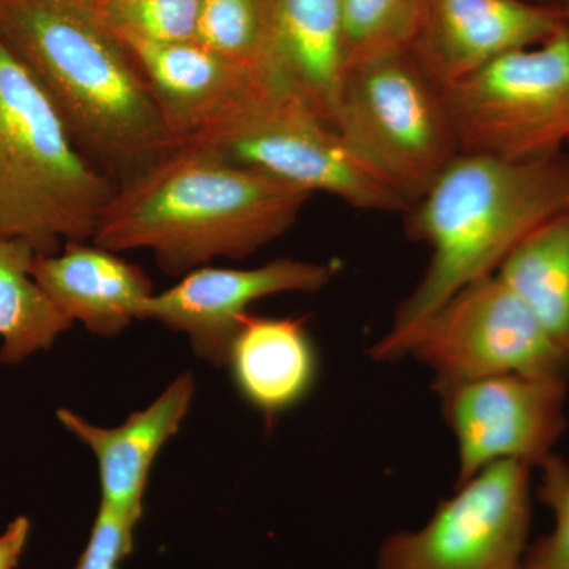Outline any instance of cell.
<instances>
[{"instance_id":"obj_7","label":"cell","mask_w":569,"mask_h":569,"mask_svg":"<svg viewBox=\"0 0 569 569\" xmlns=\"http://www.w3.org/2000/svg\"><path fill=\"white\" fill-rule=\"evenodd\" d=\"M460 153L546 159L569 140V22L443 91Z\"/></svg>"},{"instance_id":"obj_14","label":"cell","mask_w":569,"mask_h":569,"mask_svg":"<svg viewBox=\"0 0 569 569\" xmlns=\"http://www.w3.org/2000/svg\"><path fill=\"white\" fill-rule=\"evenodd\" d=\"M194 397V378H174L152 403L121 426L102 427L59 408L58 421L91 449L99 467L100 507L141 520L149 473L164 445L181 429Z\"/></svg>"},{"instance_id":"obj_27","label":"cell","mask_w":569,"mask_h":569,"mask_svg":"<svg viewBox=\"0 0 569 569\" xmlns=\"http://www.w3.org/2000/svg\"><path fill=\"white\" fill-rule=\"evenodd\" d=\"M527 2H531V0H527Z\"/></svg>"},{"instance_id":"obj_15","label":"cell","mask_w":569,"mask_h":569,"mask_svg":"<svg viewBox=\"0 0 569 569\" xmlns=\"http://www.w3.org/2000/svg\"><path fill=\"white\" fill-rule=\"evenodd\" d=\"M263 11L266 70L332 127L346 71L340 0H263Z\"/></svg>"},{"instance_id":"obj_21","label":"cell","mask_w":569,"mask_h":569,"mask_svg":"<svg viewBox=\"0 0 569 569\" xmlns=\"http://www.w3.org/2000/svg\"><path fill=\"white\" fill-rule=\"evenodd\" d=\"M92 3L119 37L159 43L197 40L201 0H96Z\"/></svg>"},{"instance_id":"obj_17","label":"cell","mask_w":569,"mask_h":569,"mask_svg":"<svg viewBox=\"0 0 569 569\" xmlns=\"http://www.w3.org/2000/svg\"><path fill=\"white\" fill-rule=\"evenodd\" d=\"M242 399L274 421L305 402L318 380V351L307 317L246 313L228 350L227 366Z\"/></svg>"},{"instance_id":"obj_16","label":"cell","mask_w":569,"mask_h":569,"mask_svg":"<svg viewBox=\"0 0 569 569\" xmlns=\"http://www.w3.org/2000/svg\"><path fill=\"white\" fill-rule=\"evenodd\" d=\"M32 276L52 305L96 336L114 337L138 320L156 291L140 266L92 241L67 242L59 252L37 253Z\"/></svg>"},{"instance_id":"obj_11","label":"cell","mask_w":569,"mask_h":569,"mask_svg":"<svg viewBox=\"0 0 569 569\" xmlns=\"http://www.w3.org/2000/svg\"><path fill=\"white\" fill-rule=\"evenodd\" d=\"M336 274L335 263L296 258H276L250 269L201 266L142 302L138 320H153L181 332L198 358L224 367L238 321L250 306L274 295L317 293Z\"/></svg>"},{"instance_id":"obj_1","label":"cell","mask_w":569,"mask_h":569,"mask_svg":"<svg viewBox=\"0 0 569 569\" xmlns=\"http://www.w3.org/2000/svg\"><path fill=\"white\" fill-rule=\"evenodd\" d=\"M0 43L116 183L178 148L133 56L89 0H0Z\"/></svg>"},{"instance_id":"obj_26","label":"cell","mask_w":569,"mask_h":569,"mask_svg":"<svg viewBox=\"0 0 569 569\" xmlns=\"http://www.w3.org/2000/svg\"><path fill=\"white\" fill-rule=\"evenodd\" d=\"M89 2H96V0H89Z\"/></svg>"},{"instance_id":"obj_18","label":"cell","mask_w":569,"mask_h":569,"mask_svg":"<svg viewBox=\"0 0 569 569\" xmlns=\"http://www.w3.org/2000/svg\"><path fill=\"white\" fill-rule=\"evenodd\" d=\"M497 276L518 295L569 365V208L523 239Z\"/></svg>"},{"instance_id":"obj_9","label":"cell","mask_w":569,"mask_h":569,"mask_svg":"<svg viewBox=\"0 0 569 569\" xmlns=\"http://www.w3.org/2000/svg\"><path fill=\"white\" fill-rule=\"evenodd\" d=\"M531 471L505 460L456 485L425 527L381 545L378 569H522L530 546Z\"/></svg>"},{"instance_id":"obj_24","label":"cell","mask_w":569,"mask_h":569,"mask_svg":"<svg viewBox=\"0 0 569 569\" xmlns=\"http://www.w3.org/2000/svg\"><path fill=\"white\" fill-rule=\"evenodd\" d=\"M140 520L100 507L88 545L74 569H121L134 549V530Z\"/></svg>"},{"instance_id":"obj_10","label":"cell","mask_w":569,"mask_h":569,"mask_svg":"<svg viewBox=\"0 0 569 569\" xmlns=\"http://www.w3.org/2000/svg\"><path fill=\"white\" fill-rule=\"evenodd\" d=\"M569 377L508 373L438 389L441 413L458 443L462 485L486 467L539 468L567 432Z\"/></svg>"},{"instance_id":"obj_19","label":"cell","mask_w":569,"mask_h":569,"mask_svg":"<svg viewBox=\"0 0 569 569\" xmlns=\"http://www.w3.org/2000/svg\"><path fill=\"white\" fill-rule=\"evenodd\" d=\"M36 254L26 242L0 239V362L6 366L50 350L73 325L33 279Z\"/></svg>"},{"instance_id":"obj_8","label":"cell","mask_w":569,"mask_h":569,"mask_svg":"<svg viewBox=\"0 0 569 569\" xmlns=\"http://www.w3.org/2000/svg\"><path fill=\"white\" fill-rule=\"evenodd\" d=\"M406 356L432 372L433 392L508 373L569 377L567 359L497 274L448 299L407 340Z\"/></svg>"},{"instance_id":"obj_22","label":"cell","mask_w":569,"mask_h":569,"mask_svg":"<svg viewBox=\"0 0 569 569\" xmlns=\"http://www.w3.org/2000/svg\"><path fill=\"white\" fill-rule=\"evenodd\" d=\"M197 41L266 70L263 0H201Z\"/></svg>"},{"instance_id":"obj_2","label":"cell","mask_w":569,"mask_h":569,"mask_svg":"<svg viewBox=\"0 0 569 569\" xmlns=\"http://www.w3.org/2000/svg\"><path fill=\"white\" fill-rule=\"evenodd\" d=\"M310 197L206 146L181 144L118 183L92 242L118 253L151 250L162 271L182 277L271 244Z\"/></svg>"},{"instance_id":"obj_13","label":"cell","mask_w":569,"mask_h":569,"mask_svg":"<svg viewBox=\"0 0 569 569\" xmlns=\"http://www.w3.org/2000/svg\"><path fill=\"white\" fill-rule=\"evenodd\" d=\"M567 22L563 11L527 0H426L410 54L445 91L500 56L548 39Z\"/></svg>"},{"instance_id":"obj_25","label":"cell","mask_w":569,"mask_h":569,"mask_svg":"<svg viewBox=\"0 0 569 569\" xmlns=\"http://www.w3.org/2000/svg\"><path fill=\"white\" fill-rule=\"evenodd\" d=\"M32 523L26 516L11 520L6 530L0 531V569H17L28 548Z\"/></svg>"},{"instance_id":"obj_12","label":"cell","mask_w":569,"mask_h":569,"mask_svg":"<svg viewBox=\"0 0 569 569\" xmlns=\"http://www.w3.org/2000/svg\"><path fill=\"white\" fill-rule=\"evenodd\" d=\"M119 39L133 56L178 146L280 89L260 66L227 58L197 40Z\"/></svg>"},{"instance_id":"obj_23","label":"cell","mask_w":569,"mask_h":569,"mask_svg":"<svg viewBox=\"0 0 569 569\" xmlns=\"http://www.w3.org/2000/svg\"><path fill=\"white\" fill-rule=\"evenodd\" d=\"M538 470V500L552 511L553 529L529 546L522 569H569V462L552 455Z\"/></svg>"},{"instance_id":"obj_20","label":"cell","mask_w":569,"mask_h":569,"mask_svg":"<svg viewBox=\"0 0 569 569\" xmlns=\"http://www.w3.org/2000/svg\"><path fill=\"white\" fill-rule=\"evenodd\" d=\"M425 7L426 0H340L346 71L410 52Z\"/></svg>"},{"instance_id":"obj_3","label":"cell","mask_w":569,"mask_h":569,"mask_svg":"<svg viewBox=\"0 0 569 569\" xmlns=\"http://www.w3.org/2000/svg\"><path fill=\"white\" fill-rule=\"evenodd\" d=\"M568 208L569 151L523 162L459 153L406 213L408 234L430 260L370 358L402 359L427 318L468 284L497 274L523 239Z\"/></svg>"},{"instance_id":"obj_4","label":"cell","mask_w":569,"mask_h":569,"mask_svg":"<svg viewBox=\"0 0 569 569\" xmlns=\"http://www.w3.org/2000/svg\"><path fill=\"white\" fill-rule=\"evenodd\" d=\"M116 187L0 43V239L26 242L36 253L92 241Z\"/></svg>"},{"instance_id":"obj_5","label":"cell","mask_w":569,"mask_h":569,"mask_svg":"<svg viewBox=\"0 0 569 569\" xmlns=\"http://www.w3.org/2000/svg\"><path fill=\"white\" fill-rule=\"evenodd\" d=\"M183 144H200L310 194L361 211L407 213L410 200L335 127L274 89Z\"/></svg>"},{"instance_id":"obj_6","label":"cell","mask_w":569,"mask_h":569,"mask_svg":"<svg viewBox=\"0 0 569 569\" xmlns=\"http://www.w3.org/2000/svg\"><path fill=\"white\" fill-rule=\"evenodd\" d=\"M332 127L411 204L460 153L443 91L410 52L347 70Z\"/></svg>"}]
</instances>
